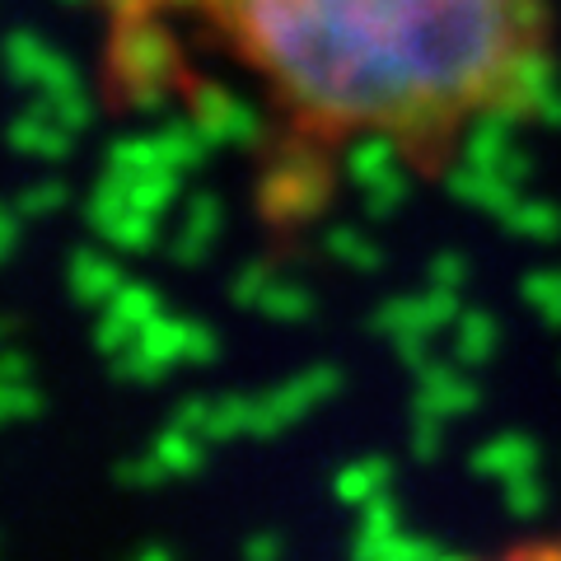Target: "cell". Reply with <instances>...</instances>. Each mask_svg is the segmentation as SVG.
Segmentation results:
<instances>
[{
    "instance_id": "2",
    "label": "cell",
    "mask_w": 561,
    "mask_h": 561,
    "mask_svg": "<svg viewBox=\"0 0 561 561\" xmlns=\"http://www.w3.org/2000/svg\"><path fill=\"white\" fill-rule=\"evenodd\" d=\"M463 561H561V524L511 538V542H501V548H491L482 557H463Z\"/></svg>"
},
{
    "instance_id": "1",
    "label": "cell",
    "mask_w": 561,
    "mask_h": 561,
    "mask_svg": "<svg viewBox=\"0 0 561 561\" xmlns=\"http://www.w3.org/2000/svg\"><path fill=\"white\" fill-rule=\"evenodd\" d=\"M117 117H230L272 225L313 216L356 154L440 183L557 90V0H90Z\"/></svg>"
}]
</instances>
